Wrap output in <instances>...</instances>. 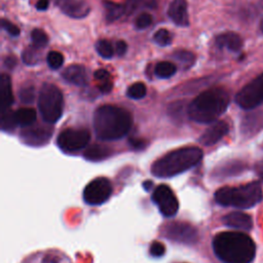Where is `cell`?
Returning a JSON list of instances; mask_svg holds the SVG:
<instances>
[{"label":"cell","instance_id":"1","mask_svg":"<svg viewBox=\"0 0 263 263\" xmlns=\"http://www.w3.org/2000/svg\"><path fill=\"white\" fill-rule=\"evenodd\" d=\"M216 256L224 263H251L255 257V243L241 232L226 231L218 233L213 239Z\"/></svg>","mask_w":263,"mask_h":263},{"label":"cell","instance_id":"2","mask_svg":"<svg viewBox=\"0 0 263 263\" xmlns=\"http://www.w3.org/2000/svg\"><path fill=\"white\" fill-rule=\"evenodd\" d=\"M133 124L130 113L114 105H103L93 114V128L97 137L103 141L118 140L125 136Z\"/></svg>","mask_w":263,"mask_h":263},{"label":"cell","instance_id":"3","mask_svg":"<svg viewBox=\"0 0 263 263\" xmlns=\"http://www.w3.org/2000/svg\"><path fill=\"white\" fill-rule=\"evenodd\" d=\"M229 105V95L222 87L199 93L188 106L189 117L198 123H210L222 115Z\"/></svg>","mask_w":263,"mask_h":263},{"label":"cell","instance_id":"4","mask_svg":"<svg viewBox=\"0 0 263 263\" xmlns=\"http://www.w3.org/2000/svg\"><path fill=\"white\" fill-rule=\"evenodd\" d=\"M202 157L198 147H183L168 152L157 159L151 166V173L158 178H170L190 170Z\"/></svg>","mask_w":263,"mask_h":263},{"label":"cell","instance_id":"5","mask_svg":"<svg viewBox=\"0 0 263 263\" xmlns=\"http://www.w3.org/2000/svg\"><path fill=\"white\" fill-rule=\"evenodd\" d=\"M216 201L224 206L238 209L252 208L262 199V189L259 182H251L238 187H223L215 193Z\"/></svg>","mask_w":263,"mask_h":263},{"label":"cell","instance_id":"6","mask_svg":"<svg viewBox=\"0 0 263 263\" xmlns=\"http://www.w3.org/2000/svg\"><path fill=\"white\" fill-rule=\"evenodd\" d=\"M38 109L42 119L47 123H54L61 118L64 109V98L57 85L43 83L38 96Z\"/></svg>","mask_w":263,"mask_h":263},{"label":"cell","instance_id":"7","mask_svg":"<svg viewBox=\"0 0 263 263\" xmlns=\"http://www.w3.org/2000/svg\"><path fill=\"white\" fill-rule=\"evenodd\" d=\"M236 104L246 110H251L263 104V73L246 84L235 96Z\"/></svg>","mask_w":263,"mask_h":263},{"label":"cell","instance_id":"8","mask_svg":"<svg viewBox=\"0 0 263 263\" xmlns=\"http://www.w3.org/2000/svg\"><path fill=\"white\" fill-rule=\"evenodd\" d=\"M112 193V185L107 178L99 177L90 181L83 190V199L87 204L98 205L105 202Z\"/></svg>","mask_w":263,"mask_h":263},{"label":"cell","instance_id":"9","mask_svg":"<svg viewBox=\"0 0 263 263\" xmlns=\"http://www.w3.org/2000/svg\"><path fill=\"white\" fill-rule=\"evenodd\" d=\"M90 139L89 132L84 128H67L57 140L58 146L66 152H73L84 148Z\"/></svg>","mask_w":263,"mask_h":263},{"label":"cell","instance_id":"10","mask_svg":"<svg viewBox=\"0 0 263 263\" xmlns=\"http://www.w3.org/2000/svg\"><path fill=\"white\" fill-rule=\"evenodd\" d=\"M152 200L164 217H173L179 210L178 199L167 185L157 186L152 193Z\"/></svg>","mask_w":263,"mask_h":263},{"label":"cell","instance_id":"11","mask_svg":"<svg viewBox=\"0 0 263 263\" xmlns=\"http://www.w3.org/2000/svg\"><path fill=\"white\" fill-rule=\"evenodd\" d=\"M163 235L170 239L184 243L193 242L196 239V230L189 224L182 222L168 223L163 227Z\"/></svg>","mask_w":263,"mask_h":263},{"label":"cell","instance_id":"12","mask_svg":"<svg viewBox=\"0 0 263 263\" xmlns=\"http://www.w3.org/2000/svg\"><path fill=\"white\" fill-rule=\"evenodd\" d=\"M61 11L72 18H83L89 11L90 6L84 0H52Z\"/></svg>","mask_w":263,"mask_h":263},{"label":"cell","instance_id":"13","mask_svg":"<svg viewBox=\"0 0 263 263\" xmlns=\"http://www.w3.org/2000/svg\"><path fill=\"white\" fill-rule=\"evenodd\" d=\"M52 134L51 127L48 126H35L32 127L27 126L25 130L21 133V137L23 141L28 145H44L49 139Z\"/></svg>","mask_w":263,"mask_h":263},{"label":"cell","instance_id":"14","mask_svg":"<svg viewBox=\"0 0 263 263\" xmlns=\"http://www.w3.org/2000/svg\"><path fill=\"white\" fill-rule=\"evenodd\" d=\"M168 17L179 27L189 26L187 0H172L167 8Z\"/></svg>","mask_w":263,"mask_h":263},{"label":"cell","instance_id":"15","mask_svg":"<svg viewBox=\"0 0 263 263\" xmlns=\"http://www.w3.org/2000/svg\"><path fill=\"white\" fill-rule=\"evenodd\" d=\"M229 130L227 122L219 120L214 122L199 138V143L204 146H212L220 141Z\"/></svg>","mask_w":263,"mask_h":263},{"label":"cell","instance_id":"16","mask_svg":"<svg viewBox=\"0 0 263 263\" xmlns=\"http://www.w3.org/2000/svg\"><path fill=\"white\" fill-rule=\"evenodd\" d=\"M63 78L74 85L84 86L88 81L87 71L82 65H70L62 73Z\"/></svg>","mask_w":263,"mask_h":263},{"label":"cell","instance_id":"17","mask_svg":"<svg viewBox=\"0 0 263 263\" xmlns=\"http://www.w3.org/2000/svg\"><path fill=\"white\" fill-rule=\"evenodd\" d=\"M223 223L232 228L241 230H251L253 227V221L251 216L241 212H232L223 217Z\"/></svg>","mask_w":263,"mask_h":263},{"label":"cell","instance_id":"18","mask_svg":"<svg viewBox=\"0 0 263 263\" xmlns=\"http://www.w3.org/2000/svg\"><path fill=\"white\" fill-rule=\"evenodd\" d=\"M215 43L219 48H226L230 51H239L242 47L241 37L233 32H226L216 37Z\"/></svg>","mask_w":263,"mask_h":263},{"label":"cell","instance_id":"19","mask_svg":"<svg viewBox=\"0 0 263 263\" xmlns=\"http://www.w3.org/2000/svg\"><path fill=\"white\" fill-rule=\"evenodd\" d=\"M13 103V95L11 88L10 77L3 73L0 76V108L4 112L10 108Z\"/></svg>","mask_w":263,"mask_h":263},{"label":"cell","instance_id":"20","mask_svg":"<svg viewBox=\"0 0 263 263\" xmlns=\"http://www.w3.org/2000/svg\"><path fill=\"white\" fill-rule=\"evenodd\" d=\"M103 7H104L106 22L109 24L114 23L115 21L119 20L123 14H125L124 5L110 1V0H104Z\"/></svg>","mask_w":263,"mask_h":263},{"label":"cell","instance_id":"21","mask_svg":"<svg viewBox=\"0 0 263 263\" xmlns=\"http://www.w3.org/2000/svg\"><path fill=\"white\" fill-rule=\"evenodd\" d=\"M156 6V0H126L124 4L125 15L134 14L142 9H154Z\"/></svg>","mask_w":263,"mask_h":263},{"label":"cell","instance_id":"22","mask_svg":"<svg viewBox=\"0 0 263 263\" xmlns=\"http://www.w3.org/2000/svg\"><path fill=\"white\" fill-rule=\"evenodd\" d=\"M14 117L17 125L27 127L35 122L36 111L32 108H21L17 111H14Z\"/></svg>","mask_w":263,"mask_h":263},{"label":"cell","instance_id":"23","mask_svg":"<svg viewBox=\"0 0 263 263\" xmlns=\"http://www.w3.org/2000/svg\"><path fill=\"white\" fill-rule=\"evenodd\" d=\"M111 153V150L108 147L102 146V145H93L88 147L84 152V157L88 160L97 161L102 160L106 157H108Z\"/></svg>","mask_w":263,"mask_h":263},{"label":"cell","instance_id":"24","mask_svg":"<svg viewBox=\"0 0 263 263\" xmlns=\"http://www.w3.org/2000/svg\"><path fill=\"white\" fill-rule=\"evenodd\" d=\"M177 71V67L175 64L168 61H162L156 64L154 69V74L156 77L160 79H166L172 77Z\"/></svg>","mask_w":263,"mask_h":263},{"label":"cell","instance_id":"25","mask_svg":"<svg viewBox=\"0 0 263 263\" xmlns=\"http://www.w3.org/2000/svg\"><path fill=\"white\" fill-rule=\"evenodd\" d=\"M173 58L181 64L184 69H189L192 67L196 61V57L193 52L185 49H179L173 53Z\"/></svg>","mask_w":263,"mask_h":263},{"label":"cell","instance_id":"26","mask_svg":"<svg viewBox=\"0 0 263 263\" xmlns=\"http://www.w3.org/2000/svg\"><path fill=\"white\" fill-rule=\"evenodd\" d=\"M41 49L35 45H30L26 49H24L22 53L23 62L28 66H34L36 65L41 57Z\"/></svg>","mask_w":263,"mask_h":263},{"label":"cell","instance_id":"27","mask_svg":"<svg viewBox=\"0 0 263 263\" xmlns=\"http://www.w3.org/2000/svg\"><path fill=\"white\" fill-rule=\"evenodd\" d=\"M96 80H98L100 82L99 88L101 89L102 92H109L112 89V82L110 80V75L109 72L105 69H99L95 72L93 74Z\"/></svg>","mask_w":263,"mask_h":263},{"label":"cell","instance_id":"28","mask_svg":"<svg viewBox=\"0 0 263 263\" xmlns=\"http://www.w3.org/2000/svg\"><path fill=\"white\" fill-rule=\"evenodd\" d=\"M96 50L104 59H111L114 55V48L112 44L106 39H101L97 41Z\"/></svg>","mask_w":263,"mask_h":263},{"label":"cell","instance_id":"29","mask_svg":"<svg viewBox=\"0 0 263 263\" xmlns=\"http://www.w3.org/2000/svg\"><path fill=\"white\" fill-rule=\"evenodd\" d=\"M147 93V87L143 82H136L132 84L126 91L128 98L133 100H140L143 99Z\"/></svg>","mask_w":263,"mask_h":263},{"label":"cell","instance_id":"30","mask_svg":"<svg viewBox=\"0 0 263 263\" xmlns=\"http://www.w3.org/2000/svg\"><path fill=\"white\" fill-rule=\"evenodd\" d=\"M16 121L14 117V112L11 110H6L1 112V128L6 132H11L16 126Z\"/></svg>","mask_w":263,"mask_h":263},{"label":"cell","instance_id":"31","mask_svg":"<svg viewBox=\"0 0 263 263\" xmlns=\"http://www.w3.org/2000/svg\"><path fill=\"white\" fill-rule=\"evenodd\" d=\"M173 36L166 29H159L153 35V41L159 46H167L172 43Z\"/></svg>","mask_w":263,"mask_h":263},{"label":"cell","instance_id":"32","mask_svg":"<svg viewBox=\"0 0 263 263\" xmlns=\"http://www.w3.org/2000/svg\"><path fill=\"white\" fill-rule=\"evenodd\" d=\"M31 39H32V44L39 48L45 47L48 43V37L46 33L41 29H34L31 32Z\"/></svg>","mask_w":263,"mask_h":263},{"label":"cell","instance_id":"33","mask_svg":"<svg viewBox=\"0 0 263 263\" xmlns=\"http://www.w3.org/2000/svg\"><path fill=\"white\" fill-rule=\"evenodd\" d=\"M46 62L49 66V68H51L52 70H58L59 68L62 67V65L64 63V57L61 52L52 50V51L48 52Z\"/></svg>","mask_w":263,"mask_h":263},{"label":"cell","instance_id":"34","mask_svg":"<svg viewBox=\"0 0 263 263\" xmlns=\"http://www.w3.org/2000/svg\"><path fill=\"white\" fill-rule=\"evenodd\" d=\"M20 100L25 104H31L35 98V89L32 85L23 86L18 92Z\"/></svg>","mask_w":263,"mask_h":263},{"label":"cell","instance_id":"35","mask_svg":"<svg viewBox=\"0 0 263 263\" xmlns=\"http://www.w3.org/2000/svg\"><path fill=\"white\" fill-rule=\"evenodd\" d=\"M152 16L147 12H142L135 20V27L138 30L147 29L152 24Z\"/></svg>","mask_w":263,"mask_h":263},{"label":"cell","instance_id":"36","mask_svg":"<svg viewBox=\"0 0 263 263\" xmlns=\"http://www.w3.org/2000/svg\"><path fill=\"white\" fill-rule=\"evenodd\" d=\"M1 28L6 31L10 36H13V37H16L20 35L21 33V30L17 26H15L14 24H12L10 21L6 20V18H1Z\"/></svg>","mask_w":263,"mask_h":263},{"label":"cell","instance_id":"37","mask_svg":"<svg viewBox=\"0 0 263 263\" xmlns=\"http://www.w3.org/2000/svg\"><path fill=\"white\" fill-rule=\"evenodd\" d=\"M149 251H150L151 256H153V257H161L164 254V252H165V248H164V246L161 242L153 241L151 243V246H150V250Z\"/></svg>","mask_w":263,"mask_h":263},{"label":"cell","instance_id":"38","mask_svg":"<svg viewBox=\"0 0 263 263\" xmlns=\"http://www.w3.org/2000/svg\"><path fill=\"white\" fill-rule=\"evenodd\" d=\"M126 49H127V44L125 43V41L119 40V41L116 42V44H115V52H116L117 55H119V57L123 55L126 52Z\"/></svg>","mask_w":263,"mask_h":263},{"label":"cell","instance_id":"39","mask_svg":"<svg viewBox=\"0 0 263 263\" xmlns=\"http://www.w3.org/2000/svg\"><path fill=\"white\" fill-rule=\"evenodd\" d=\"M16 60L14 57L10 55V57H6L5 60H4V65L6 68L8 69H13L15 66H16Z\"/></svg>","mask_w":263,"mask_h":263},{"label":"cell","instance_id":"40","mask_svg":"<svg viewBox=\"0 0 263 263\" xmlns=\"http://www.w3.org/2000/svg\"><path fill=\"white\" fill-rule=\"evenodd\" d=\"M49 1L48 0H38L36 3V8L38 10H46L48 8Z\"/></svg>","mask_w":263,"mask_h":263},{"label":"cell","instance_id":"41","mask_svg":"<svg viewBox=\"0 0 263 263\" xmlns=\"http://www.w3.org/2000/svg\"><path fill=\"white\" fill-rule=\"evenodd\" d=\"M260 29H261V31H262V33H263V18H262V21H261V23H260Z\"/></svg>","mask_w":263,"mask_h":263},{"label":"cell","instance_id":"42","mask_svg":"<svg viewBox=\"0 0 263 263\" xmlns=\"http://www.w3.org/2000/svg\"><path fill=\"white\" fill-rule=\"evenodd\" d=\"M260 176H261V178H262V180H263V167H262L261 171H260Z\"/></svg>","mask_w":263,"mask_h":263}]
</instances>
